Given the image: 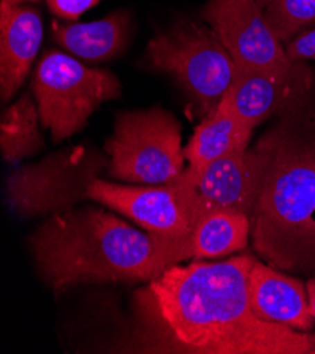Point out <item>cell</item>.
<instances>
[{
	"label": "cell",
	"instance_id": "17",
	"mask_svg": "<svg viewBox=\"0 0 315 354\" xmlns=\"http://www.w3.org/2000/svg\"><path fill=\"white\" fill-rule=\"evenodd\" d=\"M39 108L28 93L2 113L0 120V151L3 160L16 162L34 156L44 147L39 130Z\"/></svg>",
	"mask_w": 315,
	"mask_h": 354
},
{
	"label": "cell",
	"instance_id": "19",
	"mask_svg": "<svg viewBox=\"0 0 315 354\" xmlns=\"http://www.w3.org/2000/svg\"><path fill=\"white\" fill-rule=\"evenodd\" d=\"M285 48L287 58L293 65H297L305 59L315 61V27L296 35Z\"/></svg>",
	"mask_w": 315,
	"mask_h": 354
},
{
	"label": "cell",
	"instance_id": "20",
	"mask_svg": "<svg viewBox=\"0 0 315 354\" xmlns=\"http://www.w3.org/2000/svg\"><path fill=\"white\" fill-rule=\"evenodd\" d=\"M100 0H47L48 9L64 20H77Z\"/></svg>",
	"mask_w": 315,
	"mask_h": 354
},
{
	"label": "cell",
	"instance_id": "23",
	"mask_svg": "<svg viewBox=\"0 0 315 354\" xmlns=\"http://www.w3.org/2000/svg\"><path fill=\"white\" fill-rule=\"evenodd\" d=\"M26 2L36 3V2H40V0H2V3L0 5H23Z\"/></svg>",
	"mask_w": 315,
	"mask_h": 354
},
{
	"label": "cell",
	"instance_id": "12",
	"mask_svg": "<svg viewBox=\"0 0 315 354\" xmlns=\"http://www.w3.org/2000/svg\"><path fill=\"white\" fill-rule=\"evenodd\" d=\"M39 10L24 5H0V95L8 102L26 81L43 41Z\"/></svg>",
	"mask_w": 315,
	"mask_h": 354
},
{
	"label": "cell",
	"instance_id": "1",
	"mask_svg": "<svg viewBox=\"0 0 315 354\" xmlns=\"http://www.w3.org/2000/svg\"><path fill=\"white\" fill-rule=\"evenodd\" d=\"M256 259L171 266L152 279L150 292L167 332L190 353L307 354L315 335L260 319L252 310L248 278Z\"/></svg>",
	"mask_w": 315,
	"mask_h": 354
},
{
	"label": "cell",
	"instance_id": "14",
	"mask_svg": "<svg viewBox=\"0 0 315 354\" xmlns=\"http://www.w3.org/2000/svg\"><path fill=\"white\" fill-rule=\"evenodd\" d=\"M130 34V17L115 12L89 23H53V39L58 46L85 61H107L122 54Z\"/></svg>",
	"mask_w": 315,
	"mask_h": 354
},
{
	"label": "cell",
	"instance_id": "2",
	"mask_svg": "<svg viewBox=\"0 0 315 354\" xmlns=\"http://www.w3.org/2000/svg\"><path fill=\"white\" fill-rule=\"evenodd\" d=\"M188 237L142 233L109 212L81 207L54 214L30 244L46 284L61 294L87 282L152 281L190 260Z\"/></svg>",
	"mask_w": 315,
	"mask_h": 354
},
{
	"label": "cell",
	"instance_id": "9",
	"mask_svg": "<svg viewBox=\"0 0 315 354\" xmlns=\"http://www.w3.org/2000/svg\"><path fill=\"white\" fill-rule=\"evenodd\" d=\"M201 17L231 54L236 71H263L294 81V66L263 12L262 0H208Z\"/></svg>",
	"mask_w": 315,
	"mask_h": 354
},
{
	"label": "cell",
	"instance_id": "16",
	"mask_svg": "<svg viewBox=\"0 0 315 354\" xmlns=\"http://www.w3.org/2000/svg\"><path fill=\"white\" fill-rule=\"evenodd\" d=\"M251 233L252 221L242 212L229 209L209 212L188 237L190 259H215L243 250Z\"/></svg>",
	"mask_w": 315,
	"mask_h": 354
},
{
	"label": "cell",
	"instance_id": "10",
	"mask_svg": "<svg viewBox=\"0 0 315 354\" xmlns=\"http://www.w3.org/2000/svg\"><path fill=\"white\" fill-rule=\"evenodd\" d=\"M266 169L263 149L249 146L233 150L209 165L202 174L198 191L208 214L229 209L248 215L252 221Z\"/></svg>",
	"mask_w": 315,
	"mask_h": 354
},
{
	"label": "cell",
	"instance_id": "21",
	"mask_svg": "<svg viewBox=\"0 0 315 354\" xmlns=\"http://www.w3.org/2000/svg\"><path fill=\"white\" fill-rule=\"evenodd\" d=\"M315 260V210L311 221V229H309V250H308V261Z\"/></svg>",
	"mask_w": 315,
	"mask_h": 354
},
{
	"label": "cell",
	"instance_id": "13",
	"mask_svg": "<svg viewBox=\"0 0 315 354\" xmlns=\"http://www.w3.org/2000/svg\"><path fill=\"white\" fill-rule=\"evenodd\" d=\"M251 134L252 131L243 127L236 118L225 95L217 108L204 118L184 149V157L190 162L188 169L184 171L187 180L198 188L205 169L233 150L249 146Z\"/></svg>",
	"mask_w": 315,
	"mask_h": 354
},
{
	"label": "cell",
	"instance_id": "11",
	"mask_svg": "<svg viewBox=\"0 0 315 354\" xmlns=\"http://www.w3.org/2000/svg\"><path fill=\"white\" fill-rule=\"evenodd\" d=\"M252 310L263 321L309 332L315 317L311 310L307 286L260 261H255L248 278Z\"/></svg>",
	"mask_w": 315,
	"mask_h": 354
},
{
	"label": "cell",
	"instance_id": "18",
	"mask_svg": "<svg viewBox=\"0 0 315 354\" xmlns=\"http://www.w3.org/2000/svg\"><path fill=\"white\" fill-rule=\"evenodd\" d=\"M264 17L282 43L315 24V0H262Z\"/></svg>",
	"mask_w": 315,
	"mask_h": 354
},
{
	"label": "cell",
	"instance_id": "3",
	"mask_svg": "<svg viewBox=\"0 0 315 354\" xmlns=\"http://www.w3.org/2000/svg\"><path fill=\"white\" fill-rule=\"evenodd\" d=\"M259 145L266 154V169L252 218L255 249L276 267L291 270L308 261L315 141L278 129Z\"/></svg>",
	"mask_w": 315,
	"mask_h": 354
},
{
	"label": "cell",
	"instance_id": "6",
	"mask_svg": "<svg viewBox=\"0 0 315 354\" xmlns=\"http://www.w3.org/2000/svg\"><path fill=\"white\" fill-rule=\"evenodd\" d=\"M40 122L55 143L81 131L99 106L120 96L119 80L60 51H47L33 78Z\"/></svg>",
	"mask_w": 315,
	"mask_h": 354
},
{
	"label": "cell",
	"instance_id": "5",
	"mask_svg": "<svg viewBox=\"0 0 315 354\" xmlns=\"http://www.w3.org/2000/svg\"><path fill=\"white\" fill-rule=\"evenodd\" d=\"M105 151L109 156L108 172L115 180L163 185L184 174L181 126L159 108L120 113Z\"/></svg>",
	"mask_w": 315,
	"mask_h": 354
},
{
	"label": "cell",
	"instance_id": "15",
	"mask_svg": "<svg viewBox=\"0 0 315 354\" xmlns=\"http://www.w3.org/2000/svg\"><path fill=\"white\" fill-rule=\"evenodd\" d=\"M293 85L294 81L263 71H236L226 95L239 122L252 131L286 103L291 96Z\"/></svg>",
	"mask_w": 315,
	"mask_h": 354
},
{
	"label": "cell",
	"instance_id": "4",
	"mask_svg": "<svg viewBox=\"0 0 315 354\" xmlns=\"http://www.w3.org/2000/svg\"><path fill=\"white\" fill-rule=\"evenodd\" d=\"M147 59L186 91L202 116L217 108L235 81V62L218 35L192 20L154 37Z\"/></svg>",
	"mask_w": 315,
	"mask_h": 354
},
{
	"label": "cell",
	"instance_id": "8",
	"mask_svg": "<svg viewBox=\"0 0 315 354\" xmlns=\"http://www.w3.org/2000/svg\"><path fill=\"white\" fill-rule=\"evenodd\" d=\"M89 199L119 212L149 233L172 239L188 237L208 214L198 188L184 174L174 183L145 187L96 178Z\"/></svg>",
	"mask_w": 315,
	"mask_h": 354
},
{
	"label": "cell",
	"instance_id": "7",
	"mask_svg": "<svg viewBox=\"0 0 315 354\" xmlns=\"http://www.w3.org/2000/svg\"><path fill=\"white\" fill-rule=\"evenodd\" d=\"M108 164L102 154L82 146L51 154L10 174L8 203L20 216L69 210L89 199L91 185Z\"/></svg>",
	"mask_w": 315,
	"mask_h": 354
},
{
	"label": "cell",
	"instance_id": "22",
	"mask_svg": "<svg viewBox=\"0 0 315 354\" xmlns=\"http://www.w3.org/2000/svg\"><path fill=\"white\" fill-rule=\"evenodd\" d=\"M307 291H308V298H309L311 310H312V315H314V317H315V278H312V279L308 281ZM312 353L315 354V348H314Z\"/></svg>",
	"mask_w": 315,
	"mask_h": 354
}]
</instances>
